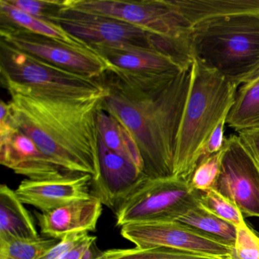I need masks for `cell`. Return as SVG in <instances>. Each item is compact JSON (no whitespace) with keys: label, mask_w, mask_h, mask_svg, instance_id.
<instances>
[{"label":"cell","mask_w":259,"mask_h":259,"mask_svg":"<svg viewBox=\"0 0 259 259\" xmlns=\"http://www.w3.org/2000/svg\"><path fill=\"white\" fill-rule=\"evenodd\" d=\"M99 79L107 91L101 107L134 138L143 160L144 174L150 179L172 177L190 70L177 76L108 71Z\"/></svg>","instance_id":"1"},{"label":"cell","mask_w":259,"mask_h":259,"mask_svg":"<svg viewBox=\"0 0 259 259\" xmlns=\"http://www.w3.org/2000/svg\"><path fill=\"white\" fill-rule=\"evenodd\" d=\"M12 120L54 163L72 175L100 177L98 112L103 99L66 101L48 98L13 84Z\"/></svg>","instance_id":"2"},{"label":"cell","mask_w":259,"mask_h":259,"mask_svg":"<svg viewBox=\"0 0 259 259\" xmlns=\"http://www.w3.org/2000/svg\"><path fill=\"white\" fill-rule=\"evenodd\" d=\"M237 88L194 59L176 142L172 177L189 181L213 130L227 117Z\"/></svg>","instance_id":"3"},{"label":"cell","mask_w":259,"mask_h":259,"mask_svg":"<svg viewBox=\"0 0 259 259\" xmlns=\"http://www.w3.org/2000/svg\"><path fill=\"white\" fill-rule=\"evenodd\" d=\"M194 57L236 88L259 74V14L207 21L192 28Z\"/></svg>","instance_id":"4"},{"label":"cell","mask_w":259,"mask_h":259,"mask_svg":"<svg viewBox=\"0 0 259 259\" xmlns=\"http://www.w3.org/2000/svg\"><path fill=\"white\" fill-rule=\"evenodd\" d=\"M53 23L90 48L123 47L157 51L170 58L183 70H189L193 63L191 36L163 37L119 19L78 11L67 5Z\"/></svg>","instance_id":"5"},{"label":"cell","mask_w":259,"mask_h":259,"mask_svg":"<svg viewBox=\"0 0 259 259\" xmlns=\"http://www.w3.org/2000/svg\"><path fill=\"white\" fill-rule=\"evenodd\" d=\"M0 72L4 85L13 84L48 98L66 101L104 99L100 79L88 78L25 54L0 40Z\"/></svg>","instance_id":"6"},{"label":"cell","mask_w":259,"mask_h":259,"mask_svg":"<svg viewBox=\"0 0 259 259\" xmlns=\"http://www.w3.org/2000/svg\"><path fill=\"white\" fill-rule=\"evenodd\" d=\"M200 194L182 179L148 178L115 211L116 225L177 221L199 205Z\"/></svg>","instance_id":"7"},{"label":"cell","mask_w":259,"mask_h":259,"mask_svg":"<svg viewBox=\"0 0 259 259\" xmlns=\"http://www.w3.org/2000/svg\"><path fill=\"white\" fill-rule=\"evenodd\" d=\"M67 7L119 19L163 37H189L192 32L172 0H67Z\"/></svg>","instance_id":"8"},{"label":"cell","mask_w":259,"mask_h":259,"mask_svg":"<svg viewBox=\"0 0 259 259\" xmlns=\"http://www.w3.org/2000/svg\"><path fill=\"white\" fill-rule=\"evenodd\" d=\"M0 36L1 40L25 54L88 78L99 79L110 70L108 63L90 48H78L6 23H1Z\"/></svg>","instance_id":"9"},{"label":"cell","mask_w":259,"mask_h":259,"mask_svg":"<svg viewBox=\"0 0 259 259\" xmlns=\"http://www.w3.org/2000/svg\"><path fill=\"white\" fill-rule=\"evenodd\" d=\"M120 233L139 249L164 247L221 259L233 254V245L178 221L127 224Z\"/></svg>","instance_id":"10"},{"label":"cell","mask_w":259,"mask_h":259,"mask_svg":"<svg viewBox=\"0 0 259 259\" xmlns=\"http://www.w3.org/2000/svg\"><path fill=\"white\" fill-rule=\"evenodd\" d=\"M213 189L242 213L259 218V166L236 135L225 139L221 172Z\"/></svg>","instance_id":"11"},{"label":"cell","mask_w":259,"mask_h":259,"mask_svg":"<svg viewBox=\"0 0 259 259\" xmlns=\"http://www.w3.org/2000/svg\"><path fill=\"white\" fill-rule=\"evenodd\" d=\"M0 163L29 180H55L73 176L48 158L13 122H0Z\"/></svg>","instance_id":"12"},{"label":"cell","mask_w":259,"mask_h":259,"mask_svg":"<svg viewBox=\"0 0 259 259\" xmlns=\"http://www.w3.org/2000/svg\"><path fill=\"white\" fill-rule=\"evenodd\" d=\"M100 177L92 182L91 195L116 211L148 177L134 163L110 150L99 136Z\"/></svg>","instance_id":"13"},{"label":"cell","mask_w":259,"mask_h":259,"mask_svg":"<svg viewBox=\"0 0 259 259\" xmlns=\"http://www.w3.org/2000/svg\"><path fill=\"white\" fill-rule=\"evenodd\" d=\"M92 177L89 174L69 176L55 180H24L16 190L23 204L42 212L50 211L78 200L91 198Z\"/></svg>","instance_id":"14"},{"label":"cell","mask_w":259,"mask_h":259,"mask_svg":"<svg viewBox=\"0 0 259 259\" xmlns=\"http://www.w3.org/2000/svg\"><path fill=\"white\" fill-rule=\"evenodd\" d=\"M102 205L100 200L92 196L35 214L40 232L48 238L61 240L72 233L95 231Z\"/></svg>","instance_id":"15"},{"label":"cell","mask_w":259,"mask_h":259,"mask_svg":"<svg viewBox=\"0 0 259 259\" xmlns=\"http://www.w3.org/2000/svg\"><path fill=\"white\" fill-rule=\"evenodd\" d=\"M92 50L110 66V71L144 76H177L182 69L157 51L123 47L94 46Z\"/></svg>","instance_id":"16"},{"label":"cell","mask_w":259,"mask_h":259,"mask_svg":"<svg viewBox=\"0 0 259 259\" xmlns=\"http://www.w3.org/2000/svg\"><path fill=\"white\" fill-rule=\"evenodd\" d=\"M192 28L221 18L259 14V0H172Z\"/></svg>","instance_id":"17"},{"label":"cell","mask_w":259,"mask_h":259,"mask_svg":"<svg viewBox=\"0 0 259 259\" xmlns=\"http://www.w3.org/2000/svg\"><path fill=\"white\" fill-rule=\"evenodd\" d=\"M32 217L16 191L7 185L0 186V240L40 239Z\"/></svg>","instance_id":"18"},{"label":"cell","mask_w":259,"mask_h":259,"mask_svg":"<svg viewBox=\"0 0 259 259\" xmlns=\"http://www.w3.org/2000/svg\"><path fill=\"white\" fill-rule=\"evenodd\" d=\"M0 17L1 23L9 24L33 34L55 39L78 48H90L60 25L30 16L10 5L7 0H0Z\"/></svg>","instance_id":"19"},{"label":"cell","mask_w":259,"mask_h":259,"mask_svg":"<svg viewBox=\"0 0 259 259\" xmlns=\"http://www.w3.org/2000/svg\"><path fill=\"white\" fill-rule=\"evenodd\" d=\"M227 123L237 133L259 127V74L238 89Z\"/></svg>","instance_id":"20"},{"label":"cell","mask_w":259,"mask_h":259,"mask_svg":"<svg viewBox=\"0 0 259 259\" xmlns=\"http://www.w3.org/2000/svg\"><path fill=\"white\" fill-rule=\"evenodd\" d=\"M177 221L234 246L237 228L200 205L189 210Z\"/></svg>","instance_id":"21"},{"label":"cell","mask_w":259,"mask_h":259,"mask_svg":"<svg viewBox=\"0 0 259 259\" xmlns=\"http://www.w3.org/2000/svg\"><path fill=\"white\" fill-rule=\"evenodd\" d=\"M60 242L42 238L35 240H0V259H39Z\"/></svg>","instance_id":"22"},{"label":"cell","mask_w":259,"mask_h":259,"mask_svg":"<svg viewBox=\"0 0 259 259\" xmlns=\"http://www.w3.org/2000/svg\"><path fill=\"white\" fill-rule=\"evenodd\" d=\"M102 259H221L174 248H113L102 251Z\"/></svg>","instance_id":"23"},{"label":"cell","mask_w":259,"mask_h":259,"mask_svg":"<svg viewBox=\"0 0 259 259\" xmlns=\"http://www.w3.org/2000/svg\"><path fill=\"white\" fill-rule=\"evenodd\" d=\"M199 205L236 228L245 224L242 213L237 206L214 189L201 192Z\"/></svg>","instance_id":"24"},{"label":"cell","mask_w":259,"mask_h":259,"mask_svg":"<svg viewBox=\"0 0 259 259\" xmlns=\"http://www.w3.org/2000/svg\"><path fill=\"white\" fill-rule=\"evenodd\" d=\"M224 148L219 152L201 160L191 176L189 184L195 190L205 192L214 188L221 172Z\"/></svg>","instance_id":"25"},{"label":"cell","mask_w":259,"mask_h":259,"mask_svg":"<svg viewBox=\"0 0 259 259\" xmlns=\"http://www.w3.org/2000/svg\"><path fill=\"white\" fill-rule=\"evenodd\" d=\"M15 8L37 19L53 22L67 5V0H7Z\"/></svg>","instance_id":"26"},{"label":"cell","mask_w":259,"mask_h":259,"mask_svg":"<svg viewBox=\"0 0 259 259\" xmlns=\"http://www.w3.org/2000/svg\"><path fill=\"white\" fill-rule=\"evenodd\" d=\"M97 119L99 136L104 145L112 151L126 158L122 142V126L120 123L104 111L101 107L98 110Z\"/></svg>","instance_id":"27"},{"label":"cell","mask_w":259,"mask_h":259,"mask_svg":"<svg viewBox=\"0 0 259 259\" xmlns=\"http://www.w3.org/2000/svg\"><path fill=\"white\" fill-rule=\"evenodd\" d=\"M232 259H259V236L246 223L237 227Z\"/></svg>","instance_id":"28"},{"label":"cell","mask_w":259,"mask_h":259,"mask_svg":"<svg viewBox=\"0 0 259 259\" xmlns=\"http://www.w3.org/2000/svg\"><path fill=\"white\" fill-rule=\"evenodd\" d=\"M88 234V232H83L65 236L56 246L39 259H61L66 253L75 248Z\"/></svg>","instance_id":"29"},{"label":"cell","mask_w":259,"mask_h":259,"mask_svg":"<svg viewBox=\"0 0 259 259\" xmlns=\"http://www.w3.org/2000/svg\"><path fill=\"white\" fill-rule=\"evenodd\" d=\"M227 117L224 118L219 122L216 128L213 130V133L203 148L198 163L206 157L219 152L224 148L226 139L224 138V127H225V124L227 123Z\"/></svg>","instance_id":"30"},{"label":"cell","mask_w":259,"mask_h":259,"mask_svg":"<svg viewBox=\"0 0 259 259\" xmlns=\"http://www.w3.org/2000/svg\"><path fill=\"white\" fill-rule=\"evenodd\" d=\"M239 139L259 166V127L239 132Z\"/></svg>","instance_id":"31"},{"label":"cell","mask_w":259,"mask_h":259,"mask_svg":"<svg viewBox=\"0 0 259 259\" xmlns=\"http://www.w3.org/2000/svg\"><path fill=\"white\" fill-rule=\"evenodd\" d=\"M95 240H97L96 236L88 234L75 248L66 253L61 259H81L86 248Z\"/></svg>","instance_id":"32"},{"label":"cell","mask_w":259,"mask_h":259,"mask_svg":"<svg viewBox=\"0 0 259 259\" xmlns=\"http://www.w3.org/2000/svg\"><path fill=\"white\" fill-rule=\"evenodd\" d=\"M101 255L102 251L98 248L97 240H95L86 248L81 259H102Z\"/></svg>","instance_id":"33"}]
</instances>
